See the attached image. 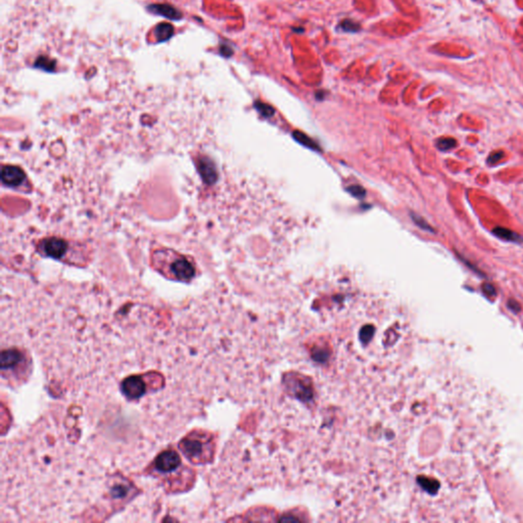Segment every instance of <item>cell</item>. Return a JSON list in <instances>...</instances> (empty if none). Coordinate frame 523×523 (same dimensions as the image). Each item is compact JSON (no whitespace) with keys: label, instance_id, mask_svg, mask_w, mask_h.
<instances>
[{"label":"cell","instance_id":"1","mask_svg":"<svg viewBox=\"0 0 523 523\" xmlns=\"http://www.w3.org/2000/svg\"><path fill=\"white\" fill-rule=\"evenodd\" d=\"M151 260L154 269L169 279L188 282L195 276L196 269L192 261L173 249H155Z\"/></svg>","mask_w":523,"mask_h":523},{"label":"cell","instance_id":"2","mask_svg":"<svg viewBox=\"0 0 523 523\" xmlns=\"http://www.w3.org/2000/svg\"><path fill=\"white\" fill-rule=\"evenodd\" d=\"M181 449L190 460L200 461L212 455V438L204 433L191 434L181 441Z\"/></svg>","mask_w":523,"mask_h":523},{"label":"cell","instance_id":"3","mask_svg":"<svg viewBox=\"0 0 523 523\" xmlns=\"http://www.w3.org/2000/svg\"><path fill=\"white\" fill-rule=\"evenodd\" d=\"M283 384L286 390L293 398L302 401L310 402L314 398V386L312 380L299 373L289 372L283 376Z\"/></svg>","mask_w":523,"mask_h":523},{"label":"cell","instance_id":"4","mask_svg":"<svg viewBox=\"0 0 523 523\" xmlns=\"http://www.w3.org/2000/svg\"><path fill=\"white\" fill-rule=\"evenodd\" d=\"M37 249L39 253L44 257L65 261L63 259L68 256V253L71 250V246L68 240L60 238V237L50 236L42 239L38 243Z\"/></svg>","mask_w":523,"mask_h":523},{"label":"cell","instance_id":"5","mask_svg":"<svg viewBox=\"0 0 523 523\" xmlns=\"http://www.w3.org/2000/svg\"><path fill=\"white\" fill-rule=\"evenodd\" d=\"M146 388L147 385L144 381V379L138 375H133L125 378L121 385L123 394L127 399L131 401L138 400L141 397H143L146 392Z\"/></svg>","mask_w":523,"mask_h":523},{"label":"cell","instance_id":"6","mask_svg":"<svg viewBox=\"0 0 523 523\" xmlns=\"http://www.w3.org/2000/svg\"><path fill=\"white\" fill-rule=\"evenodd\" d=\"M1 181L3 185L9 188L20 189L28 182V179L22 168L13 165H4L1 170Z\"/></svg>","mask_w":523,"mask_h":523},{"label":"cell","instance_id":"7","mask_svg":"<svg viewBox=\"0 0 523 523\" xmlns=\"http://www.w3.org/2000/svg\"><path fill=\"white\" fill-rule=\"evenodd\" d=\"M181 465V458L179 454L173 450L162 452L155 458L154 467L161 473H170L175 471Z\"/></svg>","mask_w":523,"mask_h":523},{"label":"cell","instance_id":"8","mask_svg":"<svg viewBox=\"0 0 523 523\" xmlns=\"http://www.w3.org/2000/svg\"><path fill=\"white\" fill-rule=\"evenodd\" d=\"M24 355L17 348H6L1 352V370L2 372L13 370L19 367L24 361Z\"/></svg>","mask_w":523,"mask_h":523},{"label":"cell","instance_id":"9","mask_svg":"<svg viewBox=\"0 0 523 523\" xmlns=\"http://www.w3.org/2000/svg\"><path fill=\"white\" fill-rule=\"evenodd\" d=\"M147 9L154 14L162 15V17L173 21H178L182 19V12L179 11L175 6L170 4H151L147 6Z\"/></svg>","mask_w":523,"mask_h":523},{"label":"cell","instance_id":"10","mask_svg":"<svg viewBox=\"0 0 523 523\" xmlns=\"http://www.w3.org/2000/svg\"><path fill=\"white\" fill-rule=\"evenodd\" d=\"M199 172L203 179L208 183H212L217 178V173L214 164L209 160V158H201L198 163Z\"/></svg>","mask_w":523,"mask_h":523},{"label":"cell","instance_id":"11","mask_svg":"<svg viewBox=\"0 0 523 523\" xmlns=\"http://www.w3.org/2000/svg\"><path fill=\"white\" fill-rule=\"evenodd\" d=\"M174 35V27L168 23L158 24L154 29V37L157 42L168 41Z\"/></svg>","mask_w":523,"mask_h":523},{"label":"cell","instance_id":"12","mask_svg":"<svg viewBox=\"0 0 523 523\" xmlns=\"http://www.w3.org/2000/svg\"><path fill=\"white\" fill-rule=\"evenodd\" d=\"M493 233L499 237V238L503 240H508V241H514V242H522L523 237L520 236L518 233L511 231L510 229L503 228V227H496L493 230Z\"/></svg>","mask_w":523,"mask_h":523},{"label":"cell","instance_id":"13","mask_svg":"<svg viewBox=\"0 0 523 523\" xmlns=\"http://www.w3.org/2000/svg\"><path fill=\"white\" fill-rule=\"evenodd\" d=\"M34 67L45 72H53L55 69V60L47 56H39L34 63Z\"/></svg>","mask_w":523,"mask_h":523},{"label":"cell","instance_id":"14","mask_svg":"<svg viewBox=\"0 0 523 523\" xmlns=\"http://www.w3.org/2000/svg\"><path fill=\"white\" fill-rule=\"evenodd\" d=\"M418 483L421 485L423 489H425L426 492L429 494H435L437 492V489L439 488V483L436 480L432 478L425 477V476H419Z\"/></svg>","mask_w":523,"mask_h":523},{"label":"cell","instance_id":"15","mask_svg":"<svg viewBox=\"0 0 523 523\" xmlns=\"http://www.w3.org/2000/svg\"><path fill=\"white\" fill-rule=\"evenodd\" d=\"M312 356H313L314 361L323 363V362L327 361V359L330 356V353H329V350H328L327 347H324V346L323 347L322 346H314L313 351H312Z\"/></svg>","mask_w":523,"mask_h":523},{"label":"cell","instance_id":"16","mask_svg":"<svg viewBox=\"0 0 523 523\" xmlns=\"http://www.w3.org/2000/svg\"><path fill=\"white\" fill-rule=\"evenodd\" d=\"M436 146L441 151H447V150L453 149L454 147L457 146V141L454 138H451V137L441 138V139H439L437 141Z\"/></svg>","mask_w":523,"mask_h":523},{"label":"cell","instance_id":"17","mask_svg":"<svg viewBox=\"0 0 523 523\" xmlns=\"http://www.w3.org/2000/svg\"><path fill=\"white\" fill-rule=\"evenodd\" d=\"M339 27L343 30V31H346V32H357L361 29V26L360 24L352 21V20H344L342 21L340 24H339Z\"/></svg>","mask_w":523,"mask_h":523},{"label":"cell","instance_id":"18","mask_svg":"<svg viewBox=\"0 0 523 523\" xmlns=\"http://www.w3.org/2000/svg\"><path fill=\"white\" fill-rule=\"evenodd\" d=\"M256 107L258 108V110H259V112H260L261 114H263V115L266 116V117H270V116H272L273 113H274V109H273L270 105L265 104V103H262V102H258V103H256Z\"/></svg>","mask_w":523,"mask_h":523},{"label":"cell","instance_id":"19","mask_svg":"<svg viewBox=\"0 0 523 523\" xmlns=\"http://www.w3.org/2000/svg\"><path fill=\"white\" fill-rule=\"evenodd\" d=\"M373 331H374V328L372 326L364 327L361 330V339H362V341L367 343L371 339V337L373 335Z\"/></svg>","mask_w":523,"mask_h":523},{"label":"cell","instance_id":"20","mask_svg":"<svg viewBox=\"0 0 523 523\" xmlns=\"http://www.w3.org/2000/svg\"><path fill=\"white\" fill-rule=\"evenodd\" d=\"M503 156H504V152L502 150L494 151L493 153H490L489 156L487 157V164H489V165L497 164V163H499L502 160Z\"/></svg>","mask_w":523,"mask_h":523},{"label":"cell","instance_id":"21","mask_svg":"<svg viewBox=\"0 0 523 523\" xmlns=\"http://www.w3.org/2000/svg\"><path fill=\"white\" fill-rule=\"evenodd\" d=\"M482 291L487 297H495L497 295V290L493 284L490 283H483L482 284Z\"/></svg>","mask_w":523,"mask_h":523},{"label":"cell","instance_id":"22","mask_svg":"<svg viewBox=\"0 0 523 523\" xmlns=\"http://www.w3.org/2000/svg\"><path fill=\"white\" fill-rule=\"evenodd\" d=\"M127 489H128V488H127L126 486H124V485H121V484H118V485L114 486L113 489H112L113 497H114V498H117V499H118V498H119V499H120V498L123 499V498L125 497V495H126V490H127Z\"/></svg>","mask_w":523,"mask_h":523},{"label":"cell","instance_id":"23","mask_svg":"<svg viewBox=\"0 0 523 523\" xmlns=\"http://www.w3.org/2000/svg\"><path fill=\"white\" fill-rule=\"evenodd\" d=\"M414 220H415V222H416V223H417V225L421 226V227H422L423 229H426V230H429V231H433V229H432V228H431V227H430V226H429L428 224H427V223H426V222H424V221H423V220H422L421 218H419L418 216H414Z\"/></svg>","mask_w":523,"mask_h":523},{"label":"cell","instance_id":"24","mask_svg":"<svg viewBox=\"0 0 523 523\" xmlns=\"http://www.w3.org/2000/svg\"><path fill=\"white\" fill-rule=\"evenodd\" d=\"M220 52H221L222 55H224L225 57H229V56H231L232 53H233V51H232V49L230 48V47L227 46V45H225V44H223V45L221 46Z\"/></svg>","mask_w":523,"mask_h":523},{"label":"cell","instance_id":"25","mask_svg":"<svg viewBox=\"0 0 523 523\" xmlns=\"http://www.w3.org/2000/svg\"><path fill=\"white\" fill-rule=\"evenodd\" d=\"M508 307H509L513 312H519V311L521 310L520 305L516 302V300H513V299H510V300H509Z\"/></svg>","mask_w":523,"mask_h":523}]
</instances>
